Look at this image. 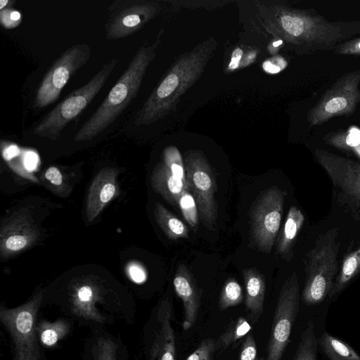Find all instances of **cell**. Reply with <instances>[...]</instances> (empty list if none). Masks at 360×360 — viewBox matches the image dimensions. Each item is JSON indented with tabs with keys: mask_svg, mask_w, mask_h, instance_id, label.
<instances>
[{
	"mask_svg": "<svg viewBox=\"0 0 360 360\" xmlns=\"http://www.w3.org/2000/svg\"><path fill=\"white\" fill-rule=\"evenodd\" d=\"M157 42L140 47L127 68L94 114L74 136L77 142L93 139L103 132L136 96L146 70L155 58Z\"/></svg>",
	"mask_w": 360,
	"mask_h": 360,
	"instance_id": "1",
	"label": "cell"
},
{
	"mask_svg": "<svg viewBox=\"0 0 360 360\" xmlns=\"http://www.w3.org/2000/svg\"><path fill=\"white\" fill-rule=\"evenodd\" d=\"M338 231L333 228L320 235L307 254L302 300L307 305L321 302L332 290L338 271Z\"/></svg>",
	"mask_w": 360,
	"mask_h": 360,
	"instance_id": "2",
	"label": "cell"
},
{
	"mask_svg": "<svg viewBox=\"0 0 360 360\" xmlns=\"http://www.w3.org/2000/svg\"><path fill=\"white\" fill-rule=\"evenodd\" d=\"M117 63V58L106 62L86 84L72 91L56 105L34 127L32 133L41 138L57 140L65 127L90 105Z\"/></svg>",
	"mask_w": 360,
	"mask_h": 360,
	"instance_id": "3",
	"label": "cell"
},
{
	"mask_svg": "<svg viewBox=\"0 0 360 360\" xmlns=\"http://www.w3.org/2000/svg\"><path fill=\"white\" fill-rule=\"evenodd\" d=\"M44 292V290H39L18 307H0V321L11 341L13 360L41 359L36 324Z\"/></svg>",
	"mask_w": 360,
	"mask_h": 360,
	"instance_id": "4",
	"label": "cell"
},
{
	"mask_svg": "<svg viewBox=\"0 0 360 360\" xmlns=\"http://www.w3.org/2000/svg\"><path fill=\"white\" fill-rule=\"evenodd\" d=\"M314 155L331 180L336 202L360 222V162L322 148L316 149Z\"/></svg>",
	"mask_w": 360,
	"mask_h": 360,
	"instance_id": "5",
	"label": "cell"
},
{
	"mask_svg": "<svg viewBox=\"0 0 360 360\" xmlns=\"http://www.w3.org/2000/svg\"><path fill=\"white\" fill-rule=\"evenodd\" d=\"M111 302L105 290L98 283L85 280L75 283L70 288L65 313L76 319L101 324L109 323L115 318L130 316Z\"/></svg>",
	"mask_w": 360,
	"mask_h": 360,
	"instance_id": "6",
	"label": "cell"
},
{
	"mask_svg": "<svg viewBox=\"0 0 360 360\" xmlns=\"http://www.w3.org/2000/svg\"><path fill=\"white\" fill-rule=\"evenodd\" d=\"M91 46L85 43L72 45L52 63L37 89L34 106L44 108L53 103L60 96L68 81L91 58Z\"/></svg>",
	"mask_w": 360,
	"mask_h": 360,
	"instance_id": "7",
	"label": "cell"
},
{
	"mask_svg": "<svg viewBox=\"0 0 360 360\" xmlns=\"http://www.w3.org/2000/svg\"><path fill=\"white\" fill-rule=\"evenodd\" d=\"M360 70L347 72L328 88L309 110L310 127L321 125L329 120L350 115L360 103Z\"/></svg>",
	"mask_w": 360,
	"mask_h": 360,
	"instance_id": "8",
	"label": "cell"
},
{
	"mask_svg": "<svg viewBox=\"0 0 360 360\" xmlns=\"http://www.w3.org/2000/svg\"><path fill=\"white\" fill-rule=\"evenodd\" d=\"M300 299L298 278L294 272L280 290L266 346V360H281L299 311Z\"/></svg>",
	"mask_w": 360,
	"mask_h": 360,
	"instance_id": "9",
	"label": "cell"
},
{
	"mask_svg": "<svg viewBox=\"0 0 360 360\" xmlns=\"http://www.w3.org/2000/svg\"><path fill=\"white\" fill-rule=\"evenodd\" d=\"M286 193L278 186L265 190L251 212V234L257 248L269 253L278 235Z\"/></svg>",
	"mask_w": 360,
	"mask_h": 360,
	"instance_id": "10",
	"label": "cell"
},
{
	"mask_svg": "<svg viewBox=\"0 0 360 360\" xmlns=\"http://www.w3.org/2000/svg\"><path fill=\"white\" fill-rule=\"evenodd\" d=\"M187 188L194 197L202 224L213 230L217 219V207L214 195L217 182L214 175L200 153H192L185 161Z\"/></svg>",
	"mask_w": 360,
	"mask_h": 360,
	"instance_id": "11",
	"label": "cell"
},
{
	"mask_svg": "<svg viewBox=\"0 0 360 360\" xmlns=\"http://www.w3.org/2000/svg\"><path fill=\"white\" fill-rule=\"evenodd\" d=\"M172 319V302L168 298L162 299L152 312L145 327L146 360H175V335Z\"/></svg>",
	"mask_w": 360,
	"mask_h": 360,
	"instance_id": "12",
	"label": "cell"
},
{
	"mask_svg": "<svg viewBox=\"0 0 360 360\" xmlns=\"http://www.w3.org/2000/svg\"><path fill=\"white\" fill-rule=\"evenodd\" d=\"M105 25L108 39H120L141 30L158 12V6L146 1H117L110 8Z\"/></svg>",
	"mask_w": 360,
	"mask_h": 360,
	"instance_id": "13",
	"label": "cell"
},
{
	"mask_svg": "<svg viewBox=\"0 0 360 360\" xmlns=\"http://www.w3.org/2000/svg\"><path fill=\"white\" fill-rule=\"evenodd\" d=\"M39 238V231L25 212L15 213L3 222L0 231V255L6 259L26 250Z\"/></svg>",
	"mask_w": 360,
	"mask_h": 360,
	"instance_id": "14",
	"label": "cell"
},
{
	"mask_svg": "<svg viewBox=\"0 0 360 360\" xmlns=\"http://www.w3.org/2000/svg\"><path fill=\"white\" fill-rule=\"evenodd\" d=\"M119 170L108 167L101 169L94 177L89 189L86 214L92 222L115 197L117 191Z\"/></svg>",
	"mask_w": 360,
	"mask_h": 360,
	"instance_id": "15",
	"label": "cell"
},
{
	"mask_svg": "<svg viewBox=\"0 0 360 360\" xmlns=\"http://www.w3.org/2000/svg\"><path fill=\"white\" fill-rule=\"evenodd\" d=\"M173 285L176 295L183 303V329L188 330L196 321L201 303V292L191 271L184 264L179 265Z\"/></svg>",
	"mask_w": 360,
	"mask_h": 360,
	"instance_id": "16",
	"label": "cell"
},
{
	"mask_svg": "<svg viewBox=\"0 0 360 360\" xmlns=\"http://www.w3.org/2000/svg\"><path fill=\"white\" fill-rule=\"evenodd\" d=\"M243 276L246 309L249 319L252 323H255L263 312L266 289L264 278L255 269H245Z\"/></svg>",
	"mask_w": 360,
	"mask_h": 360,
	"instance_id": "17",
	"label": "cell"
},
{
	"mask_svg": "<svg viewBox=\"0 0 360 360\" xmlns=\"http://www.w3.org/2000/svg\"><path fill=\"white\" fill-rule=\"evenodd\" d=\"M150 182L153 188L173 205H176L180 195L188 190L186 182L174 176L164 163L158 164L154 168Z\"/></svg>",
	"mask_w": 360,
	"mask_h": 360,
	"instance_id": "18",
	"label": "cell"
},
{
	"mask_svg": "<svg viewBox=\"0 0 360 360\" xmlns=\"http://www.w3.org/2000/svg\"><path fill=\"white\" fill-rule=\"evenodd\" d=\"M304 222V216L302 211L295 206H291L277 239V253L283 256L290 253Z\"/></svg>",
	"mask_w": 360,
	"mask_h": 360,
	"instance_id": "19",
	"label": "cell"
},
{
	"mask_svg": "<svg viewBox=\"0 0 360 360\" xmlns=\"http://www.w3.org/2000/svg\"><path fill=\"white\" fill-rule=\"evenodd\" d=\"M70 328V323L64 319L53 322L41 320L37 322L36 333L39 341L44 346L51 347L68 335Z\"/></svg>",
	"mask_w": 360,
	"mask_h": 360,
	"instance_id": "20",
	"label": "cell"
},
{
	"mask_svg": "<svg viewBox=\"0 0 360 360\" xmlns=\"http://www.w3.org/2000/svg\"><path fill=\"white\" fill-rule=\"evenodd\" d=\"M154 217L159 226L169 239L188 238L189 231L184 223L158 202L155 204Z\"/></svg>",
	"mask_w": 360,
	"mask_h": 360,
	"instance_id": "21",
	"label": "cell"
},
{
	"mask_svg": "<svg viewBox=\"0 0 360 360\" xmlns=\"http://www.w3.org/2000/svg\"><path fill=\"white\" fill-rule=\"evenodd\" d=\"M317 341L330 360H360V356L351 346L326 332Z\"/></svg>",
	"mask_w": 360,
	"mask_h": 360,
	"instance_id": "22",
	"label": "cell"
},
{
	"mask_svg": "<svg viewBox=\"0 0 360 360\" xmlns=\"http://www.w3.org/2000/svg\"><path fill=\"white\" fill-rule=\"evenodd\" d=\"M360 271V246L344 259L328 295L331 298L339 293Z\"/></svg>",
	"mask_w": 360,
	"mask_h": 360,
	"instance_id": "23",
	"label": "cell"
},
{
	"mask_svg": "<svg viewBox=\"0 0 360 360\" xmlns=\"http://www.w3.org/2000/svg\"><path fill=\"white\" fill-rule=\"evenodd\" d=\"M2 157L8 165L21 177L34 183H39V180L33 173L26 167L25 163V154L18 146L6 141L1 142Z\"/></svg>",
	"mask_w": 360,
	"mask_h": 360,
	"instance_id": "24",
	"label": "cell"
},
{
	"mask_svg": "<svg viewBox=\"0 0 360 360\" xmlns=\"http://www.w3.org/2000/svg\"><path fill=\"white\" fill-rule=\"evenodd\" d=\"M252 330V325L245 316L233 320L216 340L217 350L226 349Z\"/></svg>",
	"mask_w": 360,
	"mask_h": 360,
	"instance_id": "25",
	"label": "cell"
},
{
	"mask_svg": "<svg viewBox=\"0 0 360 360\" xmlns=\"http://www.w3.org/2000/svg\"><path fill=\"white\" fill-rule=\"evenodd\" d=\"M328 144L349 151L360 159V130L355 127L347 131L328 134L323 139Z\"/></svg>",
	"mask_w": 360,
	"mask_h": 360,
	"instance_id": "26",
	"label": "cell"
},
{
	"mask_svg": "<svg viewBox=\"0 0 360 360\" xmlns=\"http://www.w3.org/2000/svg\"><path fill=\"white\" fill-rule=\"evenodd\" d=\"M317 346L314 323L309 321L301 334L293 360H316Z\"/></svg>",
	"mask_w": 360,
	"mask_h": 360,
	"instance_id": "27",
	"label": "cell"
},
{
	"mask_svg": "<svg viewBox=\"0 0 360 360\" xmlns=\"http://www.w3.org/2000/svg\"><path fill=\"white\" fill-rule=\"evenodd\" d=\"M118 345L111 338H97L90 349L92 360H122L118 353Z\"/></svg>",
	"mask_w": 360,
	"mask_h": 360,
	"instance_id": "28",
	"label": "cell"
},
{
	"mask_svg": "<svg viewBox=\"0 0 360 360\" xmlns=\"http://www.w3.org/2000/svg\"><path fill=\"white\" fill-rule=\"evenodd\" d=\"M243 293L240 285L234 279L229 278L224 284L219 299V307L223 311L242 303Z\"/></svg>",
	"mask_w": 360,
	"mask_h": 360,
	"instance_id": "29",
	"label": "cell"
},
{
	"mask_svg": "<svg viewBox=\"0 0 360 360\" xmlns=\"http://www.w3.org/2000/svg\"><path fill=\"white\" fill-rule=\"evenodd\" d=\"M43 179L46 186L57 195L67 196L71 191L64 175L57 167L51 166L47 168L43 174Z\"/></svg>",
	"mask_w": 360,
	"mask_h": 360,
	"instance_id": "30",
	"label": "cell"
},
{
	"mask_svg": "<svg viewBox=\"0 0 360 360\" xmlns=\"http://www.w3.org/2000/svg\"><path fill=\"white\" fill-rule=\"evenodd\" d=\"M176 204L179 205L181 213L192 227H195L198 223V210L195 200L193 195L188 191H184L177 199Z\"/></svg>",
	"mask_w": 360,
	"mask_h": 360,
	"instance_id": "31",
	"label": "cell"
},
{
	"mask_svg": "<svg viewBox=\"0 0 360 360\" xmlns=\"http://www.w3.org/2000/svg\"><path fill=\"white\" fill-rule=\"evenodd\" d=\"M164 164L174 176L186 182L185 167L177 149L170 147L165 150Z\"/></svg>",
	"mask_w": 360,
	"mask_h": 360,
	"instance_id": "32",
	"label": "cell"
},
{
	"mask_svg": "<svg viewBox=\"0 0 360 360\" xmlns=\"http://www.w3.org/2000/svg\"><path fill=\"white\" fill-rule=\"evenodd\" d=\"M216 351V340L208 338L202 340L186 360H213Z\"/></svg>",
	"mask_w": 360,
	"mask_h": 360,
	"instance_id": "33",
	"label": "cell"
},
{
	"mask_svg": "<svg viewBox=\"0 0 360 360\" xmlns=\"http://www.w3.org/2000/svg\"><path fill=\"white\" fill-rule=\"evenodd\" d=\"M238 360H261L258 357L257 347L252 333H249L243 340Z\"/></svg>",
	"mask_w": 360,
	"mask_h": 360,
	"instance_id": "34",
	"label": "cell"
},
{
	"mask_svg": "<svg viewBox=\"0 0 360 360\" xmlns=\"http://www.w3.org/2000/svg\"><path fill=\"white\" fill-rule=\"evenodd\" d=\"M21 13L11 8L0 10V22L5 29H14L22 22Z\"/></svg>",
	"mask_w": 360,
	"mask_h": 360,
	"instance_id": "35",
	"label": "cell"
},
{
	"mask_svg": "<svg viewBox=\"0 0 360 360\" xmlns=\"http://www.w3.org/2000/svg\"><path fill=\"white\" fill-rule=\"evenodd\" d=\"M333 52L339 55H360V37H355L340 44Z\"/></svg>",
	"mask_w": 360,
	"mask_h": 360,
	"instance_id": "36",
	"label": "cell"
},
{
	"mask_svg": "<svg viewBox=\"0 0 360 360\" xmlns=\"http://www.w3.org/2000/svg\"><path fill=\"white\" fill-rule=\"evenodd\" d=\"M129 274L133 281L141 283L146 280V274L144 269L137 264H132L129 267Z\"/></svg>",
	"mask_w": 360,
	"mask_h": 360,
	"instance_id": "37",
	"label": "cell"
},
{
	"mask_svg": "<svg viewBox=\"0 0 360 360\" xmlns=\"http://www.w3.org/2000/svg\"><path fill=\"white\" fill-rule=\"evenodd\" d=\"M243 56V51L240 49H236L232 53L231 63L229 64V68L234 70L238 68L239 61Z\"/></svg>",
	"mask_w": 360,
	"mask_h": 360,
	"instance_id": "38",
	"label": "cell"
},
{
	"mask_svg": "<svg viewBox=\"0 0 360 360\" xmlns=\"http://www.w3.org/2000/svg\"><path fill=\"white\" fill-rule=\"evenodd\" d=\"M263 68L266 72L270 73H277L281 69L280 66L276 65L270 61H265L263 64Z\"/></svg>",
	"mask_w": 360,
	"mask_h": 360,
	"instance_id": "39",
	"label": "cell"
},
{
	"mask_svg": "<svg viewBox=\"0 0 360 360\" xmlns=\"http://www.w3.org/2000/svg\"><path fill=\"white\" fill-rule=\"evenodd\" d=\"M15 3L14 1H8V0H1L0 1V10H3L4 8H11L12 4Z\"/></svg>",
	"mask_w": 360,
	"mask_h": 360,
	"instance_id": "40",
	"label": "cell"
},
{
	"mask_svg": "<svg viewBox=\"0 0 360 360\" xmlns=\"http://www.w3.org/2000/svg\"><path fill=\"white\" fill-rule=\"evenodd\" d=\"M282 43H283L282 40L276 41L273 43V46L276 47V46H278L279 45H281Z\"/></svg>",
	"mask_w": 360,
	"mask_h": 360,
	"instance_id": "41",
	"label": "cell"
}]
</instances>
